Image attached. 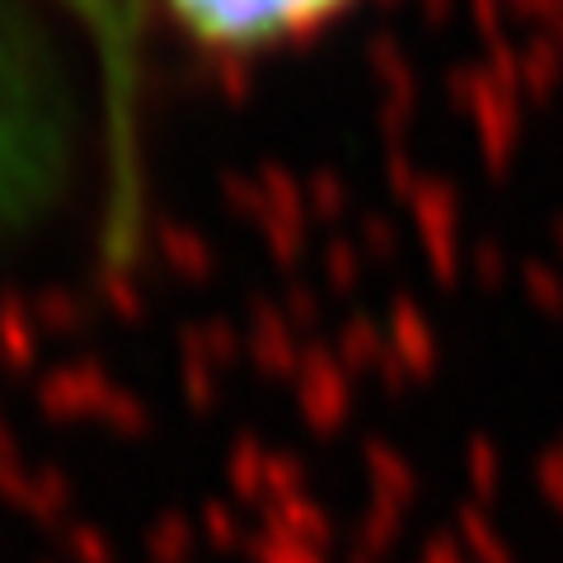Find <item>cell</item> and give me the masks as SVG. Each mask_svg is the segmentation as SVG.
<instances>
[{
	"mask_svg": "<svg viewBox=\"0 0 563 563\" xmlns=\"http://www.w3.org/2000/svg\"><path fill=\"white\" fill-rule=\"evenodd\" d=\"M66 169L57 85L20 14L0 5V235L52 202Z\"/></svg>",
	"mask_w": 563,
	"mask_h": 563,
	"instance_id": "cell-1",
	"label": "cell"
},
{
	"mask_svg": "<svg viewBox=\"0 0 563 563\" xmlns=\"http://www.w3.org/2000/svg\"><path fill=\"white\" fill-rule=\"evenodd\" d=\"M202 47L217 52H263L324 29L352 0H165Z\"/></svg>",
	"mask_w": 563,
	"mask_h": 563,
	"instance_id": "cell-3",
	"label": "cell"
},
{
	"mask_svg": "<svg viewBox=\"0 0 563 563\" xmlns=\"http://www.w3.org/2000/svg\"><path fill=\"white\" fill-rule=\"evenodd\" d=\"M90 33L103 122H109V207H103V250L122 258L141 221V0H62Z\"/></svg>",
	"mask_w": 563,
	"mask_h": 563,
	"instance_id": "cell-2",
	"label": "cell"
}]
</instances>
